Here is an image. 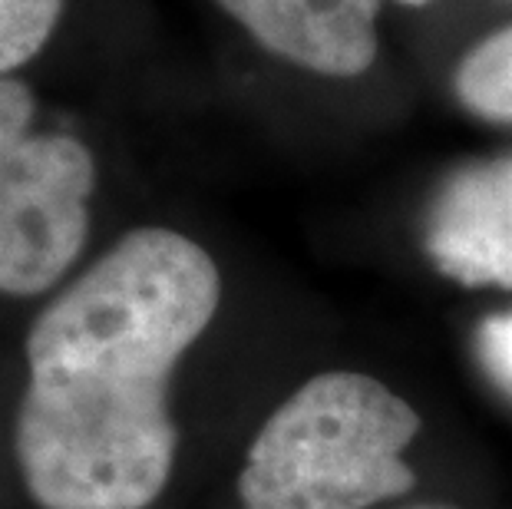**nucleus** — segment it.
<instances>
[{"mask_svg":"<svg viewBox=\"0 0 512 509\" xmlns=\"http://www.w3.org/2000/svg\"><path fill=\"white\" fill-rule=\"evenodd\" d=\"M222 301L195 238L136 229L70 281L27 331L17 463L43 509H146L179 430L169 384Z\"/></svg>","mask_w":512,"mask_h":509,"instance_id":"f257e3e1","label":"nucleus"},{"mask_svg":"<svg viewBox=\"0 0 512 509\" xmlns=\"http://www.w3.org/2000/svg\"><path fill=\"white\" fill-rule=\"evenodd\" d=\"M420 414L384 381L328 371L301 384L258 430L238 473L245 509H367L410 493L403 453Z\"/></svg>","mask_w":512,"mask_h":509,"instance_id":"f03ea898","label":"nucleus"},{"mask_svg":"<svg viewBox=\"0 0 512 509\" xmlns=\"http://www.w3.org/2000/svg\"><path fill=\"white\" fill-rule=\"evenodd\" d=\"M34 93L0 77V291L34 298L80 258L96 162L76 136L30 133Z\"/></svg>","mask_w":512,"mask_h":509,"instance_id":"7ed1b4c3","label":"nucleus"},{"mask_svg":"<svg viewBox=\"0 0 512 509\" xmlns=\"http://www.w3.org/2000/svg\"><path fill=\"white\" fill-rule=\"evenodd\" d=\"M427 252L460 285L512 288V156L460 169L433 199Z\"/></svg>","mask_w":512,"mask_h":509,"instance_id":"20e7f679","label":"nucleus"},{"mask_svg":"<svg viewBox=\"0 0 512 509\" xmlns=\"http://www.w3.org/2000/svg\"><path fill=\"white\" fill-rule=\"evenodd\" d=\"M261 47L321 77H361L377 60L384 0H215Z\"/></svg>","mask_w":512,"mask_h":509,"instance_id":"39448f33","label":"nucleus"},{"mask_svg":"<svg viewBox=\"0 0 512 509\" xmlns=\"http://www.w3.org/2000/svg\"><path fill=\"white\" fill-rule=\"evenodd\" d=\"M453 83L470 113L489 123H512V24L476 43Z\"/></svg>","mask_w":512,"mask_h":509,"instance_id":"423d86ee","label":"nucleus"},{"mask_svg":"<svg viewBox=\"0 0 512 509\" xmlns=\"http://www.w3.org/2000/svg\"><path fill=\"white\" fill-rule=\"evenodd\" d=\"M67 0H0V77L47 47Z\"/></svg>","mask_w":512,"mask_h":509,"instance_id":"0eeeda50","label":"nucleus"},{"mask_svg":"<svg viewBox=\"0 0 512 509\" xmlns=\"http://www.w3.org/2000/svg\"><path fill=\"white\" fill-rule=\"evenodd\" d=\"M476 348H479V361H483L489 381L512 397V311L493 314V318H486L479 324Z\"/></svg>","mask_w":512,"mask_h":509,"instance_id":"6e6552de","label":"nucleus"},{"mask_svg":"<svg viewBox=\"0 0 512 509\" xmlns=\"http://www.w3.org/2000/svg\"><path fill=\"white\" fill-rule=\"evenodd\" d=\"M397 4H407V7H423V4H430V0H397Z\"/></svg>","mask_w":512,"mask_h":509,"instance_id":"1a4fd4ad","label":"nucleus"}]
</instances>
